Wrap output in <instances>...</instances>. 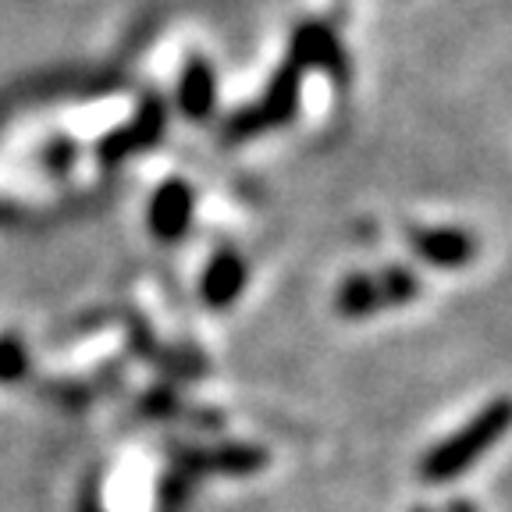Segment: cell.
Wrapping results in <instances>:
<instances>
[{
  "instance_id": "cell-1",
  "label": "cell",
  "mask_w": 512,
  "mask_h": 512,
  "mask_svg": "<svg viewBox=\"0 0 512 512\" xmlns=\"http://www.w3.org/2000/svg\"><path fill=\"white\" fill-rule=\"evenodd\" d=\"M512 431V399H495L491 406L480 409L473 420H466L459 431L441 438L420 463V477L431 484H445V480L466 473L473 463L488 456L491 448Z\"/></svg>"
},
{
  "instance_id": "cell-2",
  "label": "cell",
  "mask_w": 512,
  "mask_h": 512,
  "mask_svg": "<svg viewBox=\"0 0 512 512\" xmlns=\"http://www.w3.org/2000/svg\"><path fill=\"white\" fill-rule=\"evenodd\" d=\"M420 296V278L406 267H384V271L349 274L338 285L335 306L342 317H370V313L406 306Z\"/></svg>"
},
{
  "instance_id": "cell-3",
  "label": "cell",
  "mask_w": 512,
  "mask_h": 512,
  "mask_svg": "<svg viewBox=\"0 0 512 512\" xmlns=\"http://www.w3.org/2000/svg\"><path fill=\"white\" fill-rule=\"evenodd\" d=\"M299 82H303V72H299L292 61H285L278 72H274L267 93L260 96V104L232 114V121L224 125V139L242 143V139H253V136H260V132H271V128L292 121V114H296V107H299Z\"/></svg>"
},
{
  "instance_id": "cell-4",
  "label": "cell",
  "mask_w": 512,
  "mask_h": 512,
  "mask_svg": "<svg viewBox=\"0 0 512 512\" xmlns=\"http://www.w3.org/2000/svg\"><path fill=\"white\" fill-rule=\"evenodd\" d=\"M288 61L296 64L299 72L317 68V72H328V75H345V50L324 22H303L292 32Z\"/></svg>"
},
{
  "instance_id": "cell-5",
  "label": "cell",
  "mask_w": 512,
  "mask_h": 512,
  "mask_svg": "<svg viewBox=\"0 0 512 512\" xmlns=\"http://www.w3.org/2000/svg\"><path fill=\"white\" fill-rule=\"evenodd\" d=\"M164 125H168V107L150 96V100L139 107L136 118L128 121V125H121L118 132H111V136L100 143V157L104 160H125L139 150H150V146L164 136Z\"/></svg>"
},
{
  "instance_id": "cell-6",
  "label": "cell",
  "mask_w": 512,
  "mask_h": 512,
  "mask_svg": "<svg viewBox=\"0 0 512 512\" xmlns=\"http://www.w3.org/2000/svg\"><path fill=\"white\" fill-rule=\"evenodd\" d=\"M409 246L424 264L445 267V271L473 264V256H477V239L459 228H416L409 235Z\"/></svg>"
},
{
  "instance_id": "cell-7",
  "label": "cell",
  "mask_w": 512,
  "mask_h": 512,
  "mask_svg": "<svg viewBox=\"0 0 512 512\" xmlns=\"http://www.w3.org/2000/svg\"><path fill=\"white\" fill-rule=\"evenodd\" d=\"M192 207H196V196L182 178H171L157 189L150 203V228L160 242H178L189 232Z\"/></svg>"
},
{
  "instance_id": "cell-8",
  "label": "cell",
  "mask_w": 512,
  "mask_h": 512,
  "mask_svg": "<svg viewBox=\"0 0 512 512\" xmlns=\"http://www.w3.org/2000/svg\"><path fill=\"white\" fill-rule=\"evenodd\" d=\"M246 260H242L235 249H221L207 264L200 281V296L210 310H224V306H232L235 299L246 292Z\"/></svg>"
},
{
  "instance_id": "cell-9",
  "label": "cell",
  "mask_w": 512,
  "mask_h": 512,
  "mask_svg": "<svg viewBox=\"0 0 512 512\" xmlns=\"http://www.w3.org/2000/svg\"><path fill=\"white\" fill-rule=\"evenodd\" d=\"M217 104V79L203 57H192L178 79V111L189 121H207Z\"/></svg>"
},
{
  "instance_id": "cell-10",
  "label": "cell",
  "mask_w": 512,
  "mask_h": 512,
  "mask_svg": "<svg viewBox=\"0 0 512 512\" xmlns=\"http://www.w3.org/2000/svg\"><path fill=\"white\" fill-rule=\"evenodd\" d=\"M182 473L196 477V473H253L264 466V452L260 448H242V445H232V448H214V452H185L178 459Z\"/></svg>"
},
{
  "instance_id": "cell-11",
  "label": "cell",
  "mask_w": 512,
  "mask_h": 512,
  "mask_svg": "<svg viewBox=\"0 0 512 512\" xmlns=\"http://www.w3.org/2000/svg\"><path fill=\"white\" fill-rule=\"evenodd\" d=\"M29 367V356L15 338H0V381H18Z\"/></svg>"
},
{
  "instance_id": "cell-12",
  "label": "cell",
  "mask_w": 512,
  "mask_h": 512,
  "mask_svg": "<svg viewBox=\"0 0 512 512\" xmlns=\"http://www.w3.org/2000/svg\"><path fill=\"white\" fill-rule=\"evenodd\" d=\"M416 512H427V509H416Z\"/></svg>"
}]
</instances>
